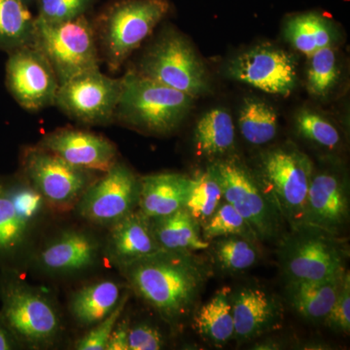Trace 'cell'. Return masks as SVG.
Segmentation results:
<instances>
[{
	"label": "cell",
	"mask_w": 350,
	"mask_h": 350,
	"mask_svg": "<svg viewBox=\"0 0 350 350\" xmlns=\"http://www.w3.org/2000/svg\"><path fill=\"white\" fill-rule=\"evenodd\" d=\"M345 271L325 280H286L287 303L303 319L324 322L337 299Z\"/></svg>",
	"instance_id": "22"
},
{
	"label": "cell",
	"mask_w": 350,
	"mask_h": 350,
	"mask_svg": "<svg viewBox=\"0 0 350 350\" xmlns=\"http://www.w3.org/2000/svg\"><path fill=\"white\" fill-rule=\"evenodd\" d=\"M193 315L195 330L209 344L221 347L234 338L231 288H221Z\"/></svg>",
	"instance_id": "25"
},
{
	"label": "cell",
	"mask_w": 350,
	"mask_h": 350,
	"mask_svg": "<svg viewBox=\"0 0 350 350\" xmlns=\"http://www.w3.org/2000/svg\"><path fill=\"white\" fill-rule=\"evenodd\" d=\"M122 78L88 70L59 85L55 105L71 119L87 125L110 123L121 94Z\"/></svg>",
	"instance_id": "12"
},
{
	"label": "cell",
	"mask_w": 350,
	"mask_h": 350,
	"mask_svg": "<svg viewBox=\"0 0 350 350\" xmlns=\"http://www.w3.org/2000/svg\"><path fill=\"white\" fill-rule=\"evenodd\" d=\"M130 321L123 319L118 321L108 338L105 350H129V330H130Z\"/></svg>",
	"instance_id": "39"
},
{
	"label": "cell",
	"mask_w": 350,
	"mask_h": 350,
	"mask_svg": "<svg viewBox=\"0 0 350 350\" xmlns=\"http://www.w3.org/2000/svg\"><path fill=\"white\" fill-rule=\"evenodd\" d=\"M140 177L117 161L88 187L75 208L94 225L110 227L137 208Z\"/></svg>",
	"instance_id": "11"
},
{
	"label": "cell",
	"mask_w": 350,
	"mask_h": 350,
	"mask_svg": "<svg viewBox=\"0 0 350 350\" xmlns=\"http://www.w3.org/2000/svg\"><path fill=\"white\" fill-rule=\"evenodd\" d=\"M340 66L334 47L317 51L310 57L306 88L314 98H326L340 78Z\"/></svg>",
	"instance_id": "33"
},
{
	"label": "cell",
	"mask_w": 350,
	"mask_h": 350,
	"mask_svg": "<svg viewBox=\"0 0 350 350\" xmlns=\"http://www.w3.org/2000/svg\"><path fill=\"white\" fill-rule=\"evenodd\" d=\"M100 244L89 232L68 230L59 232L38 251L36 264L53 275H68L92 268L98 261Z\"/></svg>",
	"instance_id": "19"
},
{
	"label": "cell",
	"mask_w": 350,
	"mask_h": 350,
	"mask_svg": "<svg viewBox=\"0 0 350 350\" xmlns=\"http://www.w3.org/2000/svg\"><path fill=\"white\" fill-rule=\"evenodd\" d=\"M15 345V337L8 330L4 322H0V350L13 349Z\"/></svg>",
	"instance_id": "40"
},
{
	"label": "cell",
	"mask_w": 350,
	"mask_h": 350,
	"mask_svg": "<svg viewBox=\"0 0 350 350\" xmlns=\"http://www.w3.org/2000/svg\"><path fill=\"white\" fill-rule=\"evenodd\" d=\"M165 347V338L158 327L147 322L130 325L129 350H160Z\"/></svg>",
	"instance_id": "38"
},
{
	"label": "cell",
	"mask_w": 350,
	"mask_h": 350,
	"mask_svg": "<svg viewBox=\"0 0 350 350\" xmlns=\"http://www.w3.org/2000/svg\"><path fill=\"white\" fill-rule=\"evenodd\" d=\"M46 204L24 178L0 181V255L17 253L40 222Z\"/></svg>",
	"instance_id": "14"
},
{
	"label": "cell",
	"mask_w": 350,
	"mask_h": 350,
	"mask_svg": "<svg viewBox=\"0 0 350 350\" xmlns=\"http://www.w3.org/2000/svg\"><path fill=\"white\" fill-rule=\"evenodd\" d=\"M138 73L193 98L209 89L204 64L187 39L175 31L163 34L151 46Z\"/></svg>",
	"instance_id": "8"
},
{
	"label": "cell",
	"mask_w": 350,
	"mask_h": 350,
	"mask_svg": "<svg viewBox=\"0 0 350 350\" xmlns=\"http://www.w3.org/2000/svg\"><path fill=\"white\" fill-rule=\"evenodd\" d=\"M36 19L47 24L68 22L86 15L94 0H38Z\"/></svg>",
	"instance_id": "35"
},
{
	"label": "cell",
	"mask_w": 350,
	"mask_h": 350,
	"mask_svg": "<svg viewBox=\"0 0 350 350\" xmlns=\"http://www.w3.org/2000/svg\"><path fill=\"white\" fill-rule=\"evenodd\" d=\"M105 253L119 269L161 250L152 232L150 219L135 209L110 226Z\"/></svg>",
	"instance_id": "20"
},
{
	"label": "cell",
	"mask_w": 350,
	"mask_h": 350,
	"mask_svg": "<svg viewBox=\"0 0 350 350\" xmlns=\"http://www.w3.org/2000/svg\"><path fill=\"white\" fill-rule=\"evenodd\" d=\"M120 271L131 290L172 327L194 314L213 275L211 264L194 252L163 250Z\"/></svg>",
	"instance_id": "1"
},
{
	"label": "cell",
	"mask_w": 350,
	"mask_h": 350,
	"mask_svg": "<svg viewBox=\"0 0 350 350\" xmlns=\"http://www.w3.org/2000/svg\"><path fill=\"white\" fill-rule=\"evenodd\" d=\"M122 296L119 283L100 280L85 285L71 294L69 312L80 326L91 328L118 306Z\"/></svg>",
	"instance_id": "23"
},
{
	"label": "cell",
	"mask_w": 350,
	"mask_h": 350,
	"mask_svg": "<svg viewBox=\"0 0 350 350\" xmlns=\"http://www.w3.org/2000/svg\"><path fill=\"white\" fill-rule=\"evenodd\" d=\"M38 146L90 172L103 174L118 161L116 146L109 139L86 131L61 129L45 135Z\"/></svg>",
	"instance_id": "17"
},
{
	"label": "cell",
	"mask_w": 350,
	"mask_h": 350,
	"mask_svg": "<svg viewBox=\"0 0 350 350\" xmlns=\"http://www.w3.org/2000/svg\"><path fill=\"white\" fill-rule=\"evenodd\" d=\"M6 85L18 105L31 112L55 105L59 87L54 69L33 44L9 53Z\"/></svg>",
	"instance_id": "13"
},
{
	"label": "cell",
	"mask_w": 350,
	"mask_h": 350,
	"mask_svg": "<svg viewBox=\"0 0 350 350\" xmlns=\"http://www.w3.org/2000/svg\"><path fill=\"white\" fill-rule=\"evenodd\" d=\"M234 338L244 342L282 325V301L260 287H243L232 293Z\"/></svg>",
	"instance_id": "18"
},
{
	"label": "cell",
	"mask_w": 350,
	"mask_h": 350,
	"mask_svg": "<svg viewBox=\"0 0 350 350\" xmlns=\"http://www.w3.org/2000/svg\"><path fill=\"white\" fill-rule=\"evenodd\" d=\"M349 182L338 170L313 169L306 206V224L340 236L349 221Z\"/></svg>",
	"instance_id": "16"
},
{
	"label": "cell",
	"mask_w": 350,
	"mask_h": 350,
	"mask_svg": "<svg viewBox=\"0 0 350 350\" xmlns=\"http://www.w3.org/2000/svg\"><path fill=\"white\" fill-rule=\"evenodd\" d=\"M239 130L250 144H269L278 133V115L264 100L248 98L244 100L239 116Z\"/></svg>",
	"instance_id": "30"
},
{
	"label": "cell",
	"mask_w": 350,
	"mask_h": 350,
	"mask_svg": "<svg viewBox=\"0 0 350 350\" xmlns=\"http://www.w3.org/2000/svg\"><path fill=\"white\" fill-rule=\"evenodd\" d=\"M284 36L295 49L306 57L317 51L333 47L337 31L330 21L317 13L299 14L287 21Z\"/></svg>",
	"instance_id": "26"
},
{
	"label": "cell",
	"mask_w": 350,
	"mask_h": 350,
	"mask_svg": "<svg viewBox=\"0 0 350 350\" xmlns=\"http://www.w3.org/2000/svg\"><path fill=\"white\" fill-rule=\"evenodd\" d=\"M188 94L140 75L122 77L114 119L145 133L167 135L177 128L193 107Z\"/></svg>",
	"instance_id": "2"
},
{
	"label": "cell",
	"mask_w": 350,
	"mask_h": 350,
	"mask_svg": "<svg viewBox=\"0 0 350 350\" xmlns=\"http://www.w3.org/2000/svg\"><path fill=\"white\" fill-rule=\"evenodd\" d=\"M331 330L340 334H349L350 331V275L345 271L340 291L333 308L324 320Z\"/></svg>",
	"instance_id": "37"
},
{
	"label": "cell",
	"mask_w": 350,
	"mask_h": 350,
	"mask_svg": "<svg viewBox=\"0 0 350 350\" xmlns=\"http://www.w3.org/2000/svg\"><path fill=\"white\" fill-rule=\"evenodd\" d=\"M2 321L17 340L32 347L52 345L61 332V319L40 290L19 280L2 290Z\"/></svg>",
	"instance_id": "9"
},
{
	"label": "cell",
	"mask_w": 350,
	"mask_h": 350,
	"mask_svg": "<svg viewBox=\"0 0 350 350\" xmlns=\"http://www.w3.org/2000/svg\"><path fill=\"white\" fill-rule=\"evenodd\" d=\"M213 261L221 271L239 273L256 265L260 257L257 241L243 237H224L209 243Z\"/></svg>",
	"instance_id": "29"
},
{
	"label": "cell",
	"mask_w": 350,
	"mask_h": 350,
	"mask_svg": "<svg viewBox=\"0 0 350 350\" xmlns=\"http://www.w3.org/2000/svg\"><path fill=\"white\" fill-rule=\"evenodd\" d=\"M299 135L324 148L334 149L340 144V135L336 126L319 113L303 110L295 120Z\"/></svg>",
	"instance_id": "34"
},
{
	"label": "cell",
	"mask_w": 350,
	"mask_h": 350,
	"mask_svg": "<svg viewBox=\"0 0 350 350\" xmlns=\"http://www.w3.org/2000/svg\"><path fill=\"white\" fill-rule=\"evenodd\" d=\"M129 300V294L122 296L118 306L112 310L107 317L91 327V330L83 336L75 344V349L78 350H105L108 338L117 325Z\"/></svg>",
	"instance_id": "36"
},
{
	"label": "cell",
	"mask_w": 350,
	"mask_h": 350,
	"mask_svg": "<svg viewBox=\"0 0 350 350\" xmlns=\"http://www.w3.org/2000/svg\"><path fill=\"white\" fill-rule=\"evenodd\" d=\"M150 221L152 232L161 250L179 252L208 250L209 243L202 239L200 225L185 207Z\"/></svg>",
	"instance_id": "24"
},
{
	"label": "cell",
	"mask_w": 350,
	"mask_h": 350,
	"mask_svg": "<svg viewBox=\"0 0 350 350\" xmlns=\"http://www.w3.org/2000/svg\"><path fill=\"white\" fill-rule=\"evenodd\" d=\"M22 1H24L25 4H27L29 2L33 1V0H22Z\"/></svg>",
	"instance_id": "41"
},
{
	"label": "cell",
	"mask_w": 350,
	"mask_h": 350,
	"mask_svg": "<svg viewBox=\"0 0 350 350\" xmlns=\"http://www.w3.org/2000/svg\"><path fill=\"white\" fill-rule=\"evenodd\" d=\"M349 245L338 234L310 224L292 228L278 241V259L286 280H320L345 271Z\"/></svg>",
	"instance_id": "3"
},
{
	"label": "cell",
	"mask_w": 350,
	"mask_h": 350,
	"mask_svg": "<svg viewBox=\"0 0 350 350\" xmlns=\"http://www.w3.org/2000/svg\"><path fill=\"white\" fill-rule=\"evenodd\" d=\"M202 239L211 243L224 237L238 236L258 241L250 225L229 202L223 200L215 213L200 225Z\"/></svg>",
	"instance_id": "32"
},
{
	"label": "cell",
	"mask_w": 350,
	"mask_h": 350,
	"mask_svg": "<svg viewBox=\"0 0 350 350\" xmlns=\"http://www.w3.org/2000/svg\"><path fill=\"white\" fill-rule=\"evenodd\" d=\"M169 10L167 0H125L110 7L100 18L96 33L108 68H121Z\"/></svg>",
	"instance_id": "5"
},
{
	"label": "cell",
	"mask_w": 350,
	"mask_h": 350,
	"mask_svg": "<svg viewBox=\"0 0 350 350\" xmlns=\"http://www.w3.org/2000/svg\"><path fill=\"white\" fill-rule=\"evenodd\" d=\"M33 44L54 69L59 84L100 68L96 31L86 15L57 24L36 19Z\"/></svg>",
	"instance_id": "7"
},
{
	"label": "cell",
	"mask_w": 350,
	"mask_h": 350,
	"mask_svg": "<svg viewBox=\"0 0 350 350\" xmlns=\"http://www.w3.org/2000/svg\"><path fill=\"white\" fill-rule=\"evenodd\" d=\"M27 180L42 196L48 206L57 211L75 208L85 191L98 177L96 172L78 169L52 152L36 146L23 157Z\"/></svg>",
	"instance_id": "10"
},
{
	"label": "cell",
	"mask_w": 350,
	"mask_h": 350,
	"mask_svg": "<svg viewBox=\"0 0 350 350\" xmlns=\"http://www.w3.org/2000/svg\"><path fill=\"white\" fill-rule=\"evenodd\" d=\"M211 167L222 188L223 200L247 221L259 243H278L287 225L256 174L238 158L218 160Z\"/></svg>",
	"instance_id": "4"
},
{
	"label": "cell",
	"mask_w": 350,
	"mask_h": 350,
	"mask_svg": "<svg viewBox=\"0 0 350 350\" xmlns=\"http://www.w3.org/2000/svg\"><path fill=\"white\" fill-rule=\"evenodd\" d=\"M191 177L175 172L149 174L140 177L137 209L154 219L185 207Z\"/></svg>",
	"instance_id": "21"
},
{
	"label": "cell",
	"mask_w": 350,
	"mask_h": 350,
	"mask_svg": "<svg viewBox=\"0 0 350 350\" xmlns=\"http://www.w3.org/2000/svg\"><path fill=\"white\" fill-rule=\"evenodd\" d=\"M222 200V188L211 167L191 177L185 208L200 225L215 213Z\"/></svg>",
	"instance_id": "31"
},
{
	"label": "cell",
	"mask_w": 350,
	"mask_h": 350,
	"mask_svg": "<svg viewBox=\"0 0 350 350\" xmlns=\"http://www.w3.org/2000/svg\"><path fill=\"white\" fill-rule=\"evenodd\" d=\"M228 75L236 81L271 94L286 96L297 85V66L286 51L262 44L232 59Z\"/></svg>",
	"instance_id": "15"
},
{
	"label": "cell",
	"mask_w": 350,
	"mask_h": 350,
	"mask_svg": "<svg viewBox=\"0 0 350 350\" xmlns=\"http://www.w3.org/2000/svg\"><path fill=\"white\" fill-rule=\"evenodd\" d=\"M36 18L22 0H0V51L33 43Z\"/></svg>",
	"instance_id": "28"
},
{
	"label": "cell",
	"mask_w": 350,
	"mask_h": 350,
	"mask_svg": "<svg viewBox=\"0 0 350 350\" xmlns=\"http://www.w3.org/2000/svg\"><path fill=\"white\" fill-rule=\"evenodd\" d=\"M234 125L230 113L223 108H213L196 125V152L207 158L224 156L234 147Z\"/></svg>",
	"instance_id": "27"
},
{
	"label": "cell",
	"mask_w": 350,
	"mask_h": 350,
	"mask_svg": "<svg viewBox=\"0 0 350 350\" xmlns=\"http://www.w3.org/2000/svg\"><path fill=\"white\" fill-rule=\"evenodd\" d=\"M312 161L293 147H280L260 156L258 178L275 202L289 229L306 224Z\"/></svg>",
	"instance_id": "6"
}]
</instances>
